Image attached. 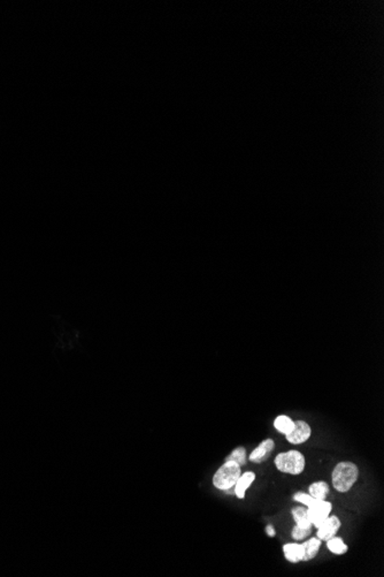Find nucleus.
<instances>
[{"label":"nucleus","instance_id":"2","mask_svg":"<svg viewBox=\"0 0 384 577\" xmlns=\"http://www.w3.org/2000/svg\"><path fill=\"white\" fill-rule=\"evenodd\" d=\"M242 475L240 466L233 461H226L223 466L215 472L213 477V484L217 489L227 491L235 486L236 482Z\"/></svg>","mask_w":384,"mask_h":577},{"label":"nucleus","instance_id":"16","mask_svg":"<svg viewBox=\"0 0 384 577\" xmlns=\"http://www.w3.org/2000/svg\"><path fill=\"white\" fill-rule=\"evenodd\" d=\"M312 532V528H302V526L296 525L292 530V538L296 541H302V539L308 537Z\"/></svg>","mask_w":384,"mask_h":577},{"label":"nucleus","instance_id":"3","mask_svg":"<svg viewBox=\"0 0 384 577\" xmlns=\"http://www.w3.org/2000/svg\"><path fill=\"white\" fill-rule=\"evenodd\" d=\"M275 466L282 472L290 473V475H299L305 469V457L298 451L280 453L275 457Z\"/></svg>","mask_w":384,"mask_h":577},{"label":"nucleus","instance_id":"8","mask_svg":"<svg viewBox=\"0 0 384 577\" xmlns=\"http://www.w3.org/2000/svg\"><path fill=\"white\" fill-rule=\"evenodd\" d=\"M254 479H255V475L253 472H248L243 473V475H240L238 480H237L236 484H235L236 497L239 499L244 498L246 490H248L250 486L252 485V483L254 482Z\"/></svg>","mask_w":384,"mask_h":577},{"label":"nucleus","instance_id":"4","mask_svg":"<svg viewBox=\"0 0 384 577\" xmlns=\"http://www.w3.org/2000/svg\"><path fill=\"white\" fill-rule=\"evenodd\" d=\"M332 504L324 500H317L315 504L312 505L307 508V515L310 519L312 525L319 526L322 525L324 520L329 516L330 511H332Z\"/></svg>","mask_w":384,"mask_h":577},{"label":"nucleus","instance_id":"18","mask_svg":"<svg viewBox=\"0 0 384 577\" xmlns=\"http://www.w3.org/2000/svg\"><path fill=\"white\" fill-rule=\"evenodd\" d=\"M266 532L268 533V535L270 536V537H274V536H275V530L273 529V526H271V525H268L267 526V528H266Z\"/></svg>","mask_w":384,"mask_h":577},{"label":"nucleus","instance_id":"13","mask_svg":"<svg viewBox=\"0 0 384 577\" xmlns=\"http://www.w3.org/2000/svg\"><path fill=\"white\" fill-rule=\"evenodd\" d=\"M293 425H295V422L288 416H279L274 422V426H275L277 431H280L285 436L292 431Z\"/></svg>","mask_w":384,"mask_h":577},{"label":"nucleus","instance_id":"10","mask_svg":"<svg viewBox=\"0 0 384 577\" xmlns=\"http://www.w3.org/2000/svg\"><path fill=\"white\" fill-rule=\"evenodd\" d=\"M284 554L286 560L290 562L297 563L302 561V546L299 544H286L283 546Z\"/></svg>","mask_w":384,"mask_h":577},{"label":"nucleus","instance_id":"12","mask_svg":"<svg viewBox=\"0 0 384 577\" xmlns=\"http://www.w3.org/2000/svg\"><path fill=\"white\" fill-rule=\"evenodd\" d=\"M292 515L295 519L297 525L302 526V528H312V523L307 515V509L304 507H297L292 509Z\"/></svg>","mask_w":384,"mask_h":577},{"label":"nucleus","instance_id":"7","mask_svg":"<svg viewBox=\"0 0 384 577\" xmlns=\"http://www.w3.org/2000/svg\"><path fill=\"white\" fill-rule=\"evenodd\" d=\"M274 447H275L274 441L271 440V439H266V440L262 441L261 444L250 454L249 460L254 463L265 462V461L270 456L271 452L274 451Z\"/></svg>","mask_w":384,"mask_h":577},{"label":"nucleus","instance_id":"15","mask_svg":"<svg viewBox=\"0 0 384 577\" xmlns=\"http://www.w3.org/2000/svg\"><path fill=\"white\" fill-rule=\"evenodd\" d=\"M226 461H233L236 462L239 466H244L246 464V450L244 447H237L230 453L229 456L226 458Z\"/></svg>","mask_w":384,"mask_h":577},{"label":"nucleus","instance_id":"9","mask_svg":"<svg viewBox=\"0 0 384 577\" xmlns=\"http://www.w3.org/2000/svg\"><path fill=\"white\" fill-rule=\"evenodd\" d=\"M302 546V561H310L317 557V552L320 550L321 541L319 538H311L310 541L305 542Z\"/></svg>","mask_w":384,"mask_h":577},{"label":"nucleus","instance_id":"14","mask_svg":"<svg viewBox=\"0 0 384 577\" xmlns=\"http://www.w3.org/2000/svg\"><path fill=\"white\" fill-rule=\"evenodd\" d=\"M327 547L329 548V551H332L333 553L335 554H344L348 552V546L344 544V542L342 541V538H338V537H335L334 536L333 538L328 539L327 541Z\"/></svg>","mask_w":384,"mask_h":577},{"label":"nucleus","instance_id":"6","mask_svg":"<svg viewBox=\"0 0 384 577\" xmlns=\"http://www.w3.org/2000/svg\"><path fill=\"white\" fill-rule=\"evenodd\" d=\"M339 528H341V521L338 520V517L328 516L322 522V525L317 528V538L320 541H328L336 535Z\"/></svg>","mask_w":384,"mask_h":577},{"label":"nucleus","instance_id":"1","mask_svg":"<svg viewBox=\"0 0 384 577\" xmlns=\"http://www.w3.org/2000/svg\"><path fill=\"white\" fill-rule=\"evenodd\" d=\"M359 477V469L352 462H341L333 472V485L338 492H348Z\"/></svg>","mask_w":384,"mask_h":577},{"label":"nucleus","instance_id":"5","mask_svg":"<svg viewBox=\"0 0 384 577\" xmlns=\"http://www.w3.org/2000/svg\"><path fill=\"white\" fill-rule=\"evenodd\" d=\"M311 432V427L307 423L302 422V420H297V422H295L292 431L289 435H286V439L293 445H299L310 439Z\"/></svg>","mask_w":384,"mask_h":577},{"label":"nucleus","instance_id":"11","mask_svg":"<svg viewBox=\"0 0 384 577\" xmlns=\"http://www.w3.org/2000/svg\"><path fill=\"white\" fill-rule=\"evenodd\" d=\"M329 493V486L326 482H317L310 486V494L317 500H324Z\"/></svg>","mask_w":384,"mask_h":577},{"label":"nucleus","instance_id":"17","mask_svg":"<svg viewBox=\"0 0 384 577\" xmlns=\"http://www.w3.org/2000/svg\"><path fill=\"white\" fill-rule=\"evenodd\" d=\"M295 500L301 502V504L306 505V506H307V507L312 506V505L317 502V499H314L313 497H312L311 494L302 493V492H299V493H297V494L295 495Z\"/></svg>","mask_w":384,"mask_h":577}]
</instances>
